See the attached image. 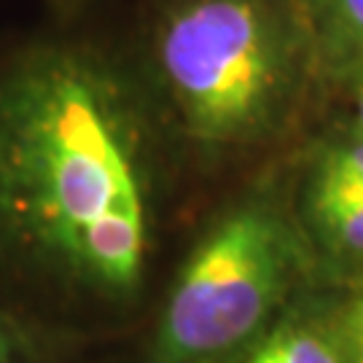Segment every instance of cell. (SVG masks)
Here are the masks:
<instances>
[{
    "label": "cell",
    "instance_id": "cell-1",
    "mask_svg": "<svg viewBox=\"0 0 363 363\" xmlns=\"http://www.w3.org/2000/svg\"><path fill=\"white\" fill-rule=\"evenodd\" d=\"M0 242L84 307L130 315L145 291L140 140L116 86L70 52L0 78Z\"/></svg>",
    "mask_w": 363,
    "mask_h": 363
},
{
    "label": "cell",
    "instance_id": "cell-2",
    "mask_svg": "<svg viewBox=\"0 0 363 363\" xmlns=\"http://www.w3.org/2000/svg\"><path fill=\"white\" fill-rule=\"evenodd\" d=\"M298 256L280 218L234 210L169 283L132 363H226L298 296Z\"/></svg>",
    "mask_w": 363,
    "mask_h": 363
},
{
    "label": "cell",
    "instance_id": "cell-3",
    "mask_svg": "<svg viewBox=\"0 0 363 363\" xmlns=\"http://www.w3.org/2000/svg\"><path fill=\"white\" fill-rule=\"evenodd\" d=\"M159 54L186 127L205 143L259 135L283 103L286 38L267 0H186Z\"/></svg>",
    "mask_w": 363,
    "mask_h": 363
},
{
    "label": "cell",
    "instance_id": "cell-4",
    "mask_svg": "<svg viewBox=\"0 0 363 363\" xmlns=\"http://www.w3.org/2000/svg\"><path fill=\"white\" fill-rule=\"evenodd\" d=\"M226 363H347L331 296L298 294L272 325Z\"/></svg>",
    "mask_w": 363,
    "mask_h": 363
},
{
    "label": "cell",
    "instance_id": "cell-5",
    "mask_svg": "<svg viewBox=\"0 0 363 363\" xmlns=\"http://www.w3.org/2000/svg\"><path fill=\"white\" fill-rule=\"evenodd\" d=\"M312 208L328 242L345 256L363 259V196L342 186L318 183Z\"/></svg>",
    "mask_w": 363,
    "mask_h": 363
},
{
    "label": "cell",
    "instance_id": "cell-6",
    "mask_svg": "<svg viewBox=\"0 0 363 363\" xmlns=\"http://www.w3.org/2000/svg\"><path fill=\"white\" fill-rule=\"evenodd\" d=\"M57 350V339L0 307V363H49Z\"/></svg>",
    "mask_w": 363,
    "mask_h": 363
},
{
    "label": "cell",
    "instance_id": "cell-7",
    "mask_svg": "<svg viewBox=\"0 0 363 363\" xmlns=\"http://www.w3.org/2000/svg\"><path fill=\"white\" fill-rule=\"evenodd\" d=\"M334 301L345 361L363 363V267L345 280V286L334 294Z\"/></svg>",
    "mask_w": 363,
    "mask_h": 363
},
{
    "label": "cell",
    "instance_id": "cell-8",
    "mask_svg": "<svg viewBox=\"0 0 363 363\" xmlns=\"http://www.w3.org/2000/svg\"><path fill=\"white\" fill-rule=\"evenodd\" d=\"M318 183L342 186V189H350L363 196V135L361 140L337 145L334 151L325 154Z\"/></svg>",
    "mask_w": 363,
    "mask_h": 363
},
{
    "label": "cell",
    "instance_id": "cell-9",
    "mask_svg": "<svg viewBox=\"0 0 363 363\" xmlns=\"http://www.w3.org/2000/svg\"><path fill=\"white\" fill-rule=\"evenodd\" d=\"M323 6L352 38L363 40V0H323Z\"/></svg>",
    "mask_w": 363,
    "mask_h": 363
},
{
    "label": "cell",
    "instance_id": "cell-10",
    "mask_svg": "<svg viewBox=\"0 0 363 363\" xmlns=\"http://www.w3.org/2000/svg\"><path fill=\"white\" fill-rule=\"evenodd\" d=\"M358 118H361V132H363V78H361V86H358Z\"/></svg>",
    "mask_w": 363,
    "mask_h": 363
}]
</instances>
